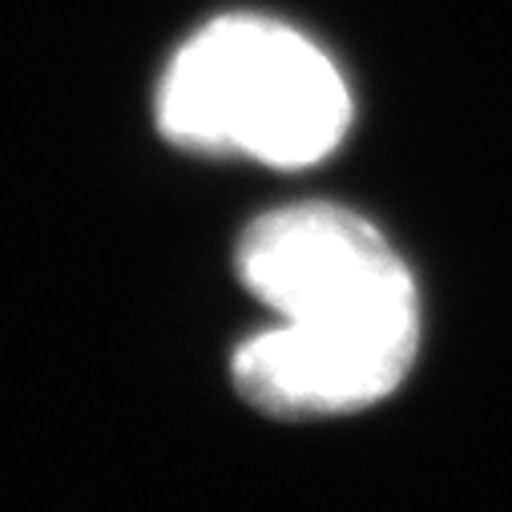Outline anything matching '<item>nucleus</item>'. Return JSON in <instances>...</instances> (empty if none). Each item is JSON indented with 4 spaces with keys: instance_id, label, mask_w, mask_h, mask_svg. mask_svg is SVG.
Masks as SVG:
<instances>
[{
    "instance_id": "nucleus-2",
    "label": "nucleus",
    "mask_w": 512,
    "mask_h": 512,
    "mask_svg": "<svg viewBox=\"0 0 512 512\" xmlns=\"http://www.w3.org/2000/svg\"><path fill=\"white\" fill-rule=\"evenodd\" d=\"M158 121L182 150L295 170L343 142L351 93L303 33L267 17H222L166 69Z\"/></svg>"
},
{
    "instance_id": "nucleus-1",
    "label": "nucleus",
    "mask_w": 512,
    "mask_h": 512,
    "mask_svg": "<svg viewBox=\"0 0 512 512\" xmlns=\"http://www.w3.org/2000/svg\"><path fill=\"white\" fill-rule=\"evenodd\" d=\"M246 291L283 315L234 355L238 392L271 416H343L388 400L416 363L420 303L404 259L351 210L307 202L238 246Z\"/></svg>"
}]
</instances>
